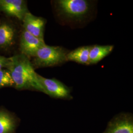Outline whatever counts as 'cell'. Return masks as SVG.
I'll return each instance as SVG.
<instances>
[{"mask_svg": "<svg viewBox=\"0 0 133 133\" xmlns=\"http://www.w3.org/2000/svg\"><path fill=\"white\" fill-rule=\"evenodd\" d=\"M10 71L14 87L18 90H32L44 93V90L29 58L20 54L10 57L6 68Z\"/></svg>", "mask_w": 133, "mask_h": 133, "instance_id": "obj_1", "label": "cell"}, {"mask_svg": "<svg viewBox=\"0 0 133 133\" xmlns=\"http://www.w3.org/2000/svg\"><path fill=\"white\" fill-rule=\"evenodd\" d=\"M69 51L60 46H50L46 44L36 53L31 62L34 69L56 66L66 61Z\"/></svg>", "mask_w": 133, "mask_h": 133, "instance_id": "obj_2", "label": "cell"}, {"mask_svg": "<svg viewBox=\"0 0 133 133\" xmlns=\"http://www.w3.org/2000/svg\"><path fill=\"white\" fill-rule=\"evenodd\" d=\"M57 14L66 20L81 21L90 11V2L87 0H58L55 2Z\"/></svg>", "mask_w": 133, "mask_h": 133, "instance_id": "obj_3", "label": "cell"}, {"mask_svg": "<svg viewBox=\"0 0 133 133\" xmlns=\"http://www.w3.org/2000/svg\"><path fill=\"white\" fill-rule=\"evenodd\" d=\"M38 78L44 90V94L50 97L64 100H71V89L55 78H47L38 75Z\"/></svg>", "mask_w": 133, "mask_h": 133, "instance_id": "obj_4", "label": "cell"}, {"mask_svg": "<svg viewBox=\"0 0 133 133\" xmlns=\"http://www.w3.org/2000/svg\"><path fill=\"white\" fill-rule=\"evenodd\" d=\"M103 133H133V115L120 113L112 118Z\"/></svg>", "mask_w": 133, "mask_h": 133, "instance_id": "obj_5", "label": "cell"}, {"mask_svg": "<svg viewBox=\"0 0 133 133\" xmlns=\"http://www.w3.org/2000/svg\"><path fill=\"white\" fill-rule=\"evenodd\" d=\"M45 44L43 39L34 36L24 29L22 31L19 43L21 54L28 58L33 57L38 49Z\"/></svg>", "mask_w": 133, "mask_h": 133, "instance_id": "obj_6", "label": "cell"}, {"mask_svg": "<svg viewBox=\"0 0 133 133\" xmlns=\"http://www.w3.org/2000/svg\"><path fill=\"white\" fill-rule=\"evenodd\" d=\"M0 11L21 21L29 12L27 2L24 0H0Z\"/></svg>", "mask_w": 133, "mask_h": 133, "instance_id": "obj_7", "label": "cell"}, {"mask_svg": "<svg viewBox=\"0 0 133 133\" xmlns=\"http://www.w3.org/2000/svg\"><path fill=\"white\" fill-rule=\"evenodd\" d=\"M22 22L25 31L34 36L44 40V32L46 23L45 19L28 12L25 15Z\"/></svg>", "mask_w": 133, "mask_h": 133, "instance_id": "obj_8", "label": "cell"}, {"mask_svg": "<svg viewBox=\"0 0 133 133\" xmlns=\"http://www.w3.org/2000/svg\"><path fill=\"white\" fill-rule=\"evenodd\" d=\"M16 29L11 23H0V48L8 49L12 46L16 38Z\"/></svg>", "mask_w": 133, "mask_h": 133, "instance_id": "obj_9", "label": "cell"}, {"mask_svg": "<svg viewBox=\"0 0 133 133\" xmlns=\"http://www.w3.org/2000/svg\"><path fill=\"white\" fill-rule=\"evenodd\" d=\"M114 48L113 45H91L89 51V65L95 64L109 55Z\"/></svg>", "mask_w": 133, "mask_h": 133, "instance_id": "obj_10", "label": "cell"}, {"mask_svg": "<svg viewBox=\"0 0 133 133\" xmlns=\"http://www.w3.org/2000/svg\"><path fill=\"white\" fill-rule=\"evenodd\" d=\"M91 45L82 46L69 51L66 55V61L76 62L89 65V51Z\"/></svg>", "mask_w": 133, "mask_h": 133, "instance_id": "obj_11", "label": "cell"}, {"mask_svg": "<svg viewBox=\"0 0 133 133\" xmlns=\"http://www.w3.org/2000/svg\"><path fill=\"white\" fill-rule=\"evenodd\" d=\"M16 120L8 111L0 109V133H14Z\"/></svg>", "mask_w": 133, "mask_h": 133, "instance_id": "obj_12", "label": "cell"}, {"mask_svg": "<svg viewBox=\"0 0 133 133\" xmlns=\"http://www.w3.org/2000/svg\"><path fill=\"white\" fill-rule=\"evenodd\" d=\"M14 87V81L9 70L4 69L0 70V89L5 87Z\"/></svg>", "mask_w": 133, "mask_h": 133, "instance_id": "obj_13", "label": "cell"}, {"mask_svg": "<svg viewBox=\"0 0 133 133\" xmlns=\"http://www.w3.org/2000/svg\"><path fill=\"white\" fill-rule=\"evenodd\" d=\"M10 63V57L0 55V70L6 69Z\"/></svg>", "mask_w": 133, "mask_h": 133, "instance_id": "obj_14", "label": "cell"}]
</instances>
